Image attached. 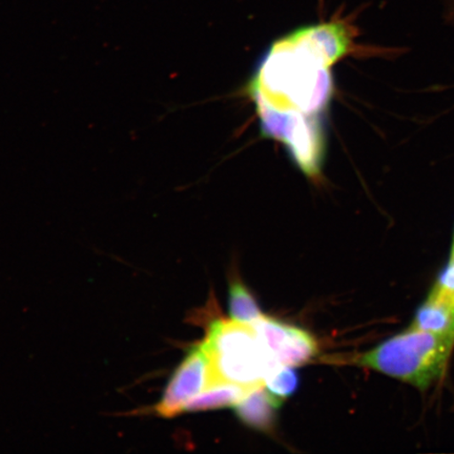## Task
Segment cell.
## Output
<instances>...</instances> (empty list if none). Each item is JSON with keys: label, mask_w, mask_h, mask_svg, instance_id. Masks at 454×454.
Listing matches in <instances>:
<instances>
[{"label": "cell", "mask_w": 454, "mask_h": 454, "mask_svg": "<svg viewBox=\"0 0 454 454\" xmlns=\"http://www.w3.org/2000/svg\"><path fill=\"white\" fill-rule=\"evenodd\" d=\"M453 348L454 334L408 327L350 362L426 390L444 376Z\"/></svg>", "instance_id": "obj_1"}, {"label": "cell", "mask_w": 454, "mask_h": 454, "mask_svg": "<svg viewBox=\"0 0 454 454\" xmlns=\"http://www.w3.org/2000/svg\"><path fill=\"white\" fill-rule=\"evenodd\" d=\"M203 344L211 361V386L227 383L252 390L262 387L266 379L282 366L252 325L215 320Z\"/></svg>", "instance_id": "obj_2"}, {"label": "cell", "mask_w": 454, "mask_h": 454, "mask_svg": "<svg viewBox=\"0 0 454 454\" xmlns=\"http://www.w3.org/2000/svg\"><path fill=\"white\" fill-rule=\"evenodd\" d=\"M211 361L206 346L203 342L192 346L152 411L162 418H173L183 413L192 397L211 386Z\"/></svg>", "instance_id": "obj_3"}, {"label": "cell", "mask_w": 454, "mask_h": 454, "mask_svg": "<svg viewBox=\"0 0 454 454\" xmlns=\"http://www.w3.org/2000/svg\"><path fill=\"white\" fill-rule=\"evenodd\" d=\"M252 325L282 366L303 365L319 353L316 339L302 328L265 316Z\"/></svg>", "instance_id": "obj_4"}, {"label": "cell", "mask_w": 454, "mask_h": 454, "mask_svg": "<svg viewBox=\"0 0 454 454\" xmlns=\"http://www.w3.org/2000/svg\"><path fill=\"white\" fill-rule=\"evenodd\" d=\"M255 388L234 406L235 416L247 427L270 434L275 430L278 411L283 401L269 393L266 388Z\"/></svg>", "instance_id": "obj_5"}, {"label": "cell", "mask_w": 454, "mask_h": 454, "mask_svg": "<svg viewBox=\"0 0 454 454\" xmlns=\"http://www.w3.org/2000/svg\"><path fill=\"white\" fill-rule=\"evenodd\" d=\"M411 328L454 334V301L429 293L414 315Z\"/></svg>", "instance_id": "obj_6"}, {"label": "cell", "mask_w": 454, "mask_h": 454, "mask_svg": "<svg viewBox=\"0 0 454 454\" xmlns=\"http://www.w3.org/2000/svg\"><path fill=\"white\" fill-rule=\"evenodd\" d=\"M249 391L252 389L235 384L213 385L192 397L184 408L183 412H200L235 406Z\"/></svg>", "instance_id": "obj_7"}, {"label": "cell", "mask_w": 454, "mask_h": 454, "mask_svg": "<svg viewBox=\"0 0 454 454\" xmlns=\"http://www.w3.org/2000/svg\"><path fill=\"white\" fill-rule=\"evenodd\" d=\"M229 312L231 320L243 325H253L263 317L252 293L239 281L230 284Z\"/></svg>", "instance_id": "obj_8"}, {"label": "cell", "mask_w": 454, "mask_h": 454, "mask_svg": "<svg viewBox=\"0 0 454 454\" xmlns=\"http://www.w3.org/2000/svg\"><path fill=\"white\" fill-rule=\"evenodd\" d=\"M299 383V374L294 366H280L266 379L264 386L270 394L284 402L296 394Z\"/></svg>", "instance_id": "obj_9"}, {"label": "cell", "mask_w": 454, "mask_h": 454, "mask_svg": "<svg viewBox=\"0 0 454 454\" xmlns=\"http://www.w3.org/2000/svg\"><path fill=\"white\" fill-rule=\"evenodd\" d=\"M446 20L454 24V0H446Z\"/></svg>", "instance_id": "obj_10"}, {"label": "cell", "mask_w": 454, "mask_h": 454, "mask_svg": "<svg viewBox=\"0 0 454 454\" xmlns=\"http://www.w3.org/2000/svg\"><path fill=\"white\" fill-rule=\"evenodd\" d=\"M450 259H453V260H454V238H453V244H452V249H451Z\"/></svg>", "instance_id": "obj_11"}]
</instances>
